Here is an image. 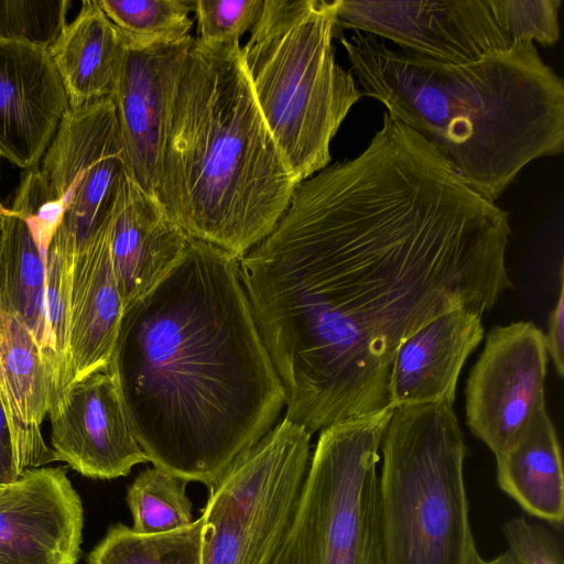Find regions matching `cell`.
Here are the masks:
<instances>
[{
  "label": "cell",
  "instance_id": "obj_19",
  "mask_svg": "<svg viewBox=\"0 0 564 564\" xmlns=\"http://www.w3.org/2000/svg\"><path fill=\"white\" fill-rule=\"evenodd\" d=\"M0 398L9 420L20 473L55 462L41 426L50 383L39 344L0 292Z\"/></svg>",
  "mask_w": 564,
  "mask_h": 564
},
{
  "label": "cell",
  "instance_id": "obj_25",
  "mask_svg": "<svg viewBox=\"0 0 564 564\" xmlns=\"http://www.w3.org/2000/svg\"><path fill=\"white\" fill-rule=\"evenodd\" d=\"M187 481L153 466L141 471L128 488L127 502L133 519L132 530L160 534L194 522Z\"/></svg>",
  "mask_w": 564,
  "mask_h": 564
},
{
  "label": "cell",
  "instance_id": "obj_15",
  "mask_svg": "<svg viewBox=\"0 0 564 564\" xmlns=\"http://www.w3.org/2000/svg\"><path fill=\"white\" fill-rule=\"evenodd\" d=\"M193 39L145 47L126 44L119 80L111 97L128 173L152 196L169 85Z\"/></svg>",
  "mask_w": 564,
  "mask_h": 564
},
{
  "label": "cell",
  "instance_id": "obj_28",
  "mask_svg": "<svg viewBox=\"0 0 564 564\" xmlns=\"http://www.w3.org/2000/svg\"><path fill=\"white\" fill-rule=\"evenodd\" d=\"M264 0H195L198 41L227 44L251 31L258 21Z\"/></svg>",
  "mask_w": 564,
  "mask_h": 564
},
{
  "label": "cell",
  "instance_id": "obj_24",
  "mask_svg": "<svg viewBox=\"0 0 564 564\" xmlns=\"http://www.w3.org/2000/svg\"><path fill=\"white\" fill-rule=\"evenodd\" d=\"M124 44L151 46L192 37L195 0H97Z\"/></svg>",
  "mask_w": 564,
  "mask_h": 564
},
{
  "label": "cell",
  "instance_id": "obj_12",
  "mask_svg": "<svg viewBox=\"0 0 564 564\" xmlns=\"http://www.w3.org/2000/svg\"><path fill=\"white\" fill-rule=\"evenodd\" d=\"M47 415L56 459L85 477L113 479L149 462L132 433L110 370L70 384Z\"/></svg>",
  "mask_w": 564,
  "mask_h": 564
},
{
  "label": "cell",
  "instance_id": "obj_2",
  "mask_svg": "<svg viewBox=\"0 0 564 564\" xmlns=\"http://www.w3.org/2000/svg\"><path fill=\"white\" fill-rule=\"evenodd\" d=\"M109 370L148 460L208 489L285 408L239 259L199 240L124 310Z\"/></svg>",
  "mask_w": 564,
  "mask_h": 564
},
{
  "label": "cell",
  "instance_id": "obj_26",
  "mask_svg": "<svg viewBox=\"0 0 564 564\" xmlns=\"http://www.w3.org/2000/svg\"><path fill=\"white\" fill-rule=\"evenodd\" d=\"M67 0H0V42L44 48L66 25Z\"/></svg>",
  "mask_w": 564,
  "mask_h": 564
},
{
  "label": "cell",
  "instance_id": "obj_18",
  "mask_svg": "<svg viewBox=\"0 0 564 564\" xmlns=\"http://www.w3.org/2000/svg\"><path fill=\"white\" fill-rule=\"evenodd\" d=\"M108 221L74 259L67 388L109 370L119 335L124 307L110 261Z\"/></svg>",
  "mask_w": 564,
  "mask_h": 564
},
{
  "label": "cell",
  "instance_id": "obj_34",
  "mask_svg": "<svg viewBox=\"0 0 564 564\" xmlns=\"http://www.w3.org/2000/svg\"><path fill=\"white\" fill-rule=\"evenodd\" d=\"M6 485H0V491L2 490V488L4 487Z\"/></svg>",
  "mask_w": 564,
  "mask_h": 564
},
{
  "label": "cell",
  "instance_id": "obj_1",
  "mask_svg": "<svg viewBox=\"0 0 564 564\" xmlns=\"http://www.w3.org/2000/svg\"><path fill=\"white\" fill-rule=\"evenodd\" d=\"M511 232L506 210L387 112L357 156L300 182L239 259L285 417L313 434L390 406L402 343L452 311L482 316L513 288Z\"/></svg>",
  "mask_w": 564,
  "mask_h": 564
},
{
  "label": "cell",
  "instance_id": "obj_11",
  "mask_svg": "<svg viewBox=\"0 0 564 564\" xmlns=\"http://www.w3.org/2000/svg\"><path fill=\"white\" fill-rule=\"evenodd\" d=\"M336 24L449 64L473 63L514 43L488 0H336Z\"/></svg>",
  "mask_w": 564,
  "mask_h": 564
},
{
  "label": "cell",
  "instance_id": "obj_21",
  "mask_svg": "<svg viewBox=\"0 0 564 564\" xmlns=\"http://www.w3.org/2000/svg\"><path fill=\"white\" fill-rule=\"evenodd\" d=\"M495 457L501 490L531 516L561 527L564 520L562 454L546 410L508 449Z\"/></svg>",
  "mask_w": 564,
  "mask_h": 564
},
{
  "label": "cell",
  "instance_id": "obj_9",
  "mask_svg": "<svg viewBox=\"0 0 564 564\" xmlns=\"http://www.w3.org/2000/svg\"><path fill=\"white\" fill-rule=\"evenodd\" d=\"M40 171L63 209L53 240L75 259L109 220L129 174L112 99L68 109Z\"/></svg>",
  "mask_w": 564,
  "mask_h": 564
},
{
  "label": "cell",
  "instance_id": "obj_23",
  "mask_svg": "<svg viewBox=\"0 0 564 564\" xmlns=\"http://www.w3.org/2000/svg\"><path fill=\"white\" fill-rule=\"evenodd\" d=\"M202 518L160 534H140L118 523L89 553L88 564H202Z\"/></svg>",
  "mask_w": 564,
  "mask_h": 564
},
{
  "label": "cell",
  "instance_id": "obj_5",
  "mask_svg": "<svg viewBox=\"0 0 564 564\" xmlns=\"http://www.w3.org/2000/svg\"><path fill=\"white\" fill-rule=\"evenodd\" d=\"M336 0H264L241 59L280 155L300 183L330 162V142L360 100L335 59Z\"/></svg>",
  "mask_w": 564,
  "mask_h": 564
},
{
  "label": "cell",
  "instance_id": "obj_6",
  "mask_svg": "<svg viewBox=\"0 0 564 564\" xmlns=\"http://www.w3.org/2000/svg\"><path fill=\"white\" fill-rule=\"evenodd\" d=\"M380 451L384 564H470L467 447L453 405L395 408Z\"/></svg>",
  "mask_w": 564,
  "mask_h": 564
},
{
  "label": "cell",
  "instance_id": "obj_13",
  "mask_svg": "<svg viewBox=\"0 0 564 564\" xmlns=\"http://www.w3.org/2000/svg\"><path fill=\"white\" fill-rule=\"evenodd\" d=\"M83 525L64 467L25 469L0 491V564H77Z\"/></svg>",
  "mask_w": 564,
  "mask_h": 564
},
{
  "label": "cell",
  "instance_id": "obj_31",
  "mask_svg": "<svg viewBox=\"0 0 564 564\" xmlns=\"http://www.w3.org/2000/svg\"><path fill=\"white\" fill-rule=\"evenodd\" d=\"M9 420L0 398V485H9L20 477Z\"/></svg>",
  "mask_w": 564,
  "mask_h": 564
},
{
  "label": "cell",
  "instance_id": "obj_20",
  "mask_svg": "<svg viewBox=\"0 0 564 564\" xmlns=\"http://www.w3.org/2000/svg\"><path fill=\"white\" fill-rule=\"evenodd\" d=\"M126 44L97 0L83 1L48 53L65 88L69 109L111 98L121 72Z\"/></svg>",
  "mask_w": 564,
  "mask_h": 564
},
{
  "label": "cell",
  "instance_id": "obj_7",
  "mask_svg": "<svg viewBox=\"0 0 564 564\" xmlns=\"http://www.w3.org/2000/svg\"><path fill=\"white\" fill-rule=\"evenodd\" d=\"M393 412L388 406L321 431L271 564H384L377 466Z\"/></svg>",
  "mask_w": 564,
  "mask_h": 564
},
{
  "label": "cell",
  "instance_id": "obj_4",
  "mask_svg": "<svg viewBox=\"0 0 564 564\" xmlns=\"http://www.w3.org/2000/svg\"><path fill=\"white\" fill-rule=\"evenodd\" d=\"M239 42L193 39L171 78L154 197L194 240L241 259L299 184L262 118Z\"/></svg>",
  "mask_w": 564,
  "mask_h": 564
},
{
  "label": "cell",
  "instance_id": "obj_3",
  "mask_svg": "<svg viewBox=\"0 0 564 564\" xmlns=\"http://www.w3.org/2000/svg\"><path fill=\"white\" fill-rule=\"evenodd\" d=\"M338 35L362 94L486 199L495 203L532 161L563 152L564 82L534 43L449 64L358 31Z\"/></svg>",
  "mask_w": 564,
  "mask_h": 564
},
{
  "label": "cell",
  "instance_id": "obj_8",
  "mask_svg": "<svg viewBox=\"0 0 564 564\" xmlns=\"http://www.w3.org/2000/svg\"><path fill=\"white\" fill-rule=\"evenodd\" d=\"M312 434L284 417L209 490L202 564H271L292 524Z\"/></svg>",
  "mask_w": 564,
  "mask_h": 564
},
{
  "label": "cell",
  "instance_id": "obj_27",
  "mask_svg": "<svg viewBox=\"0 0 564 564\" xmlns=\"http://www.w3.org/2000/svg\"><path fill=\"white\" fill-rule=\"evenodd\" d=\"M490 9L512 42L553 45L560 37L562 0H488Z\"/></svg>",
  "mask_w": 564,
  "mask_h": 564
},
{
  "label": "cell",
  "instance_id": "obj_22",
  "mask_svg": "<svg viewBox=\"0 0 564 564\" xmlns=\"http://www.w3.org/2000/svg\"><path fill=\"white\" fill-rule=\"evenodd\" d=\"M46 261L26 218L13 208L0 213V292L34 335H43Z\"/></svg>",
  "mask_w": 564,
  "mask_h": 564
},
{
  "label": "cell",
  "instance_id": "obj_29",
  "mask_svg": "<svg viewBox=\"0 0 564 564\" xmlns=\"http://www.w3.org/2000/svg\"><path fill=\"white\" fill-rule=\"evenodd\" d=\"M502 533L516 564H563L556 539L542 525L517 517L503 523Z\"/></svg>",
  "mask_w": 564,
  "mask_h": 564
},
{
  "label": "cell",
  "instance_id": "obj_10",
  "mask_svg": "<svg viewBox=\"0 0 564 564\" xmlns=\"http://www.w3.org/2000/svg\"><path fill=\"white\" fill-rule=\"evenodd\" d=\"M549 354L531 322L490 328L469 371L466 423L495 456L508 449L545 408Z\"/></svg>",
  "mask_w": 564,
  "mask_h": 564
},
{
  "label": "cell",
  "instance_id": "obj_16",
  "mask_svg": "<svg viewBox=\"0 0 564 564\" xmlns=\"http://www.w3.org/2000/svg\"><path fill=\"white\" fill-rule=\"evenodd\" d=\"M189 240L128 174L108 221L110 261L124 310L169 273Z\"/></svg>",
  "mask_w": 564,
  "mask_h": 564
},
{
  "label": "cell",
  "instance_id": "obj_14",
  "mask_svg": "<svg viewBox=\"0 0 564 564\" xmlns=\"http://www.w3.org/2000/svg\"><path fill=\"white\" fill-rule=\"evenodd\" d=\"M68 109L48 48L0 42V156L36 167Z\"/></svg>",
  "mask_w": 564,
  "mask_h": 564
},
{
  "label": "cell",
  "instance_id": "obj_30",
  "mask_svg": "<svg viewBox=\"0 0 564 564\" xmlns=\"http://www.w3.org/2000/svg\"><path fill=\"white\" fill-rule=\"evenodd\" d=\"M563 265L560 272V291L557 301L550 312L547 334H544L549 357L552 358L557 375H564V283Z\"/></svg>",
  "mask_w": 564,
  "mask_h": 564
},
{
  "label": "cell",
  "instance_id": "obj_33",
  "mask_svg": "<svg viewBox=\"0 0 564 564\" xmlns=\"http://www.w3.org/2000/svg\"><path fill=\"white\" fill-rule=\"evenodd\" d=\"M3 208H4V207H3V206L1 205V203H0V213L3 210Z\"/></svg>",
  "mask_w": 564,
  "mask_h": 564
},
{
  "label": "cell",
  "instance_id": "obj_17",
  "mask_svg": "<svg viewBox=\"0 0 564 564\" xmlns=\"http://www.w3.org/2000/svg\"><path fill=\"white\" fill-rule=\"evenodd\" d=\"M481 317L464 310L452 311L402 343L390 373L389 405H453L462 369L484 339Z\"/></svg>",
  "mask_w": 564,
  "mask_h": 564
},
{
  "label": "cell",
  "instance_id": "obj_32",
  "mask_svg": "<svg viewBox=\"0 0 564 564\" xmlns=\"http://www.w3.org/2000/svg\"><path fill=\"white\" fill-rule=\"evenodd\" d=\"M470 564H516V563H514V560H513L511 553L508 550H506L498 556L490 558V560H485L478 554V552H475Z\"/></svg>",
  "mask_w": 564,
  "mask_h": 564
}]
</instances>
